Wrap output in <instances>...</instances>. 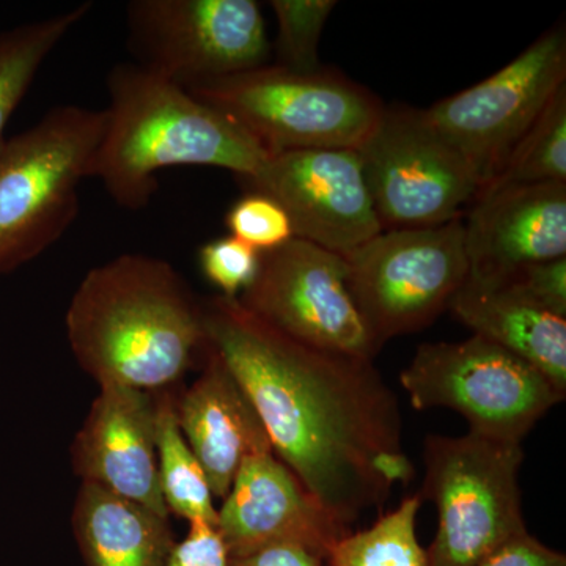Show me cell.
I'll use <instances>...</instances> for the list:
<instances>
[{
  "label": "cell",
  "instance_id": "cell-1",
  "mask_svg": "<svg viewBox=\"0 0 566 566\" xmlns=\"http://www.w3.org/2000/svg\"><path fill=\"white\" fill-rule=\"evenodd\" d=\"M208 344L259 412L273 452L344 526L415 480L400 406L374 360L312 348L240 301H203Z\"/></svg>",
  "mask_w": 566,
  "mask_h": 566
},
{
  "label": "cell",
  "instance_id": "cell-2",
  "mask_svg": "<svg viewBox=\"0 0 566 566\" xmlns=\"http://www.w3.org/2000/svg\"><path fill=\"white\" fill-rule=\"evenodd\" d=\"M66 338L99 387H174L207 349L203 303L158 256L125 253L93 268L71 297Z\"/></svg>",
  "mask_w": 566,
  "mask_h": 566
},
{
  "label": "cell",
  "instance_id": "cell-3",
  "mask_svg": "<svg viewBox=\"0 0 566 566\" xmlns=\"http://www.w3.org/2000/svg\"><path fill=\"white\" fill-rule=\"evenodd\" d=\"M107 88L106 129L91 177L126 210L147 207L158 174L169 167H219L241 180L270 156L232 118L139 63L115 66Z\"/></svg>",
  "mask_w": 566,
  "mask_h": 566
},
{
  "label": "cell",
  "instance_id": "cell-4",
  "mask_svg": "<svg viewBox=\"0 0 566 566\" xmlns=\"http://www.w3.org/2000/svg\"><path fill=\"white\" fill-rule=\"evenodd\" d=\"M106 112L59 106L0 148V274L32 262L70 229L91 178Z\"/></svg>",
  "mask_w": 566,
  "mask_h": 566
},
{
  "label": "cell",
  "instance_id": "cell-5",
  "mask_svg": "<svg viewBox=\"0 0 566 566\" xmlns=\"http://www.w3.org/2000/svg\"><path fill=\"white\" fill-rule=\"evenodd\" d=\"M270 153L356 150L385 104L333 70L308 73L264 65L188 88Z\"/></svg>",
  "mask_w": 566,
  "mask_h": 566
},
{
  "label": "cell",
  "instance_id": "cell-6",
  "mask_svg": "<svg viewBox=\"0 0 566 566\" xmlns=\"http://www.w3.org/2000/svg\"><path fill=\"white\" fill-rule=\"evenodd\" d=\"M523 461V444L471 431L424 439V479L417 495L438 510L428 566L479 565L528 532L520 488Z\"/></svg>",
  "mask_w": 566,
  "mask_h": 566
},
{
  "label": "cell",
  "instance_id": "cell-7",
  "mask_svg": "<svg viewBox=\"0 0 566 566\" xmlns=\"http://www.w3.org/2000/svg\"><path fill=\"white\" fill-rule=\"evenodd\" d=\"M400 385L417 411L452 409L471 433L516 444L565 398L534 365L479 335L420 345Z\"/></svg>",
  "mask_w": 566,
  "mask_h": 566
},
{
  "label": "cell",
  "instance_id": "cell-8",
  "mask_svg": "<svg viewBox=\"0 0 566 566\" xmlns=\"http://www.w3.org/2000/svg\"><path fill=\"white\" fill-rule=\"evenodd\" d=\"M346 283L379 349L430 326L469 274L464 221L382 230L345 256Z\"/></svg>",
  "mask_w": 566,
  "mask_h": 566
},
{
  "label": "cell",
  "instance_id": "cell-9",
  "mask_svg": "<svg viewBox=\"0 0 566 566\" xmlns=\"http://www.w3.org/2000/svg\"><path fill=\"white\" fill-rule=\"evenodd\" d=\"M356 153L382 230L444 226L479 196L474 170L422 109L385 107Z\"/></svg>",
  "mask_w": 566,
  "mask_h": 566
},
{
  "label": "cell",
  "instance_id": "cell-10",
  "mask_svg": "<svg viewBox=\"0 0 566 566\" xmlns=\"http://www.w3.org/2000/svg\"><path fill=\"white\" fill-rule=\"evenodd\" d=\"M126 13L139 65L186 91L270 61L262 9L253 0H136Z\"/></svg>",
  "mask_w": 566,
  "mask_h": 566
},
{
  "label": "cell",
  "instance_id": "cell-11",
  "mask_svg": "<svg viewBox=\"0 0 566 566\" xmlns=\"http://www.w3.org/2000/svg\"><path fill=\"white\" fill-rule=\"evenodd\" d=\"M564 85L566 33L557 25L493 76L422 114L472 167L482 191Z\"/></svg>",
  "mask_w": 566,
  "mask_h": 566
},
{
  "label": "cell",
  "instance_id": "cell-12",
  "mask_svg": "<svg viewBox=\"0 0 566 566\" xmlns=\"http://www.w3.org/2000/svg\"><path fill=\"white\" fill-rule=\"evenodd\" d=\"M241 305L275 331L323 352L374 360L379 353L346 283L345 256L308 241L262 253Z\"/></svg>",
  "mask_w": 566,
  "mask_h": 566
},
{
  "label": "cell",
  "instance_id": "cell-13",
  "mask_svg": "<svg viewBox=\"0 0 566 566\" xmlns=\"http://www.w3.org/2000/svg\"><path fill=\"white\" fill-rule=\"evenodd\" d=\"M241 181L281 205L294 238L337 255L382 232L356 150L275 153Z\"/></svg>",
  "mask_w": 566,
  "mask_h": 566
},
{
  "label": "cell",
  "instance_id": "cell-14",
  "mask_svg": "<svg viewBox=\"0 0 566 566\" xmlns=\"http://www.w3.org/2000/svg\"><path fill=\"white\" fill-rule=\"evenodd\" d=\"M216 528L230 558L294 545L324 562L338 539L353 532L312 497L274 452L245 458L218 510Z\"/></svg>",
  "mask_w": 566,
  "mask_h": 566
},
{
  "label": "cell",
  "instance_id": "cell-15",
  "mask_svg": "<svg viewBox=\"0 0 566 566\" xmlns=\"http://www.w3.org/2000/svg\"><path fill=\"white\" fill-rule=\"evenodd\" d=\"M471 281L504 285L524 268L566 256V185L516 186L476 196L464 222Z\"/></svg>",
  "mask_w": 566,
  "mask_h": 566
},
{
  "label": "cell",
  "instance_id": "cell-16",
  "mask_svg": "<svg viewBox=\"0 0 566 566\" xmlns=\"http://www.w3.org/2000/svg\"><path fill=\"white\" fill-rule=\"evenodd\" d=\"M71 461L82 483L102 486L156 515L170 516L159 486L153 392L125 386L99 387L74 438Z\"/></svg>",
  "mask_w": 566,
  "mask_h": 566
},
{
  "label": "cell",
  "instance_id": "cell-17",
  "mask_svg": "<svg viewBox=\"0 0 566 566\" xmlns=\"http://www.w3.org/2000/svg\"><path fill=\"white\" fill-rule=\"evenodd\" d=\"M177 416L212 495L222 501L245 458L273 452L259 412L210 344L205 349L202 374L178 395Z\"/></svg>",
  "mask_w": 566,
  "mask_h": 566
},
{
  "label": "cell",
  "instance_id": "cell-18",
  "mask_svg": "<svg viewBox=\"0 0 566 566\" xmlns=\"http://www.w3.org/2000/svg\"><path fill=\"white\" fill-rule=\"evenodd\" d=\"M464 326L515 354L566 394V318L534 303L512 286L465 279L450 303Z\"/></svg>",
  "mask_w": 566,
  "mask_h": 566
},
{
  "label": "cell",
  "instance_id": "cell-19",
  "mask_svg": "<svg viewBox=\"0 0 566 566\" xmlns=\"http://www.w3.org/2000/svg\"><path fill=\"white\" fill-rule=\"evenodd\" d=\"M73 531L85 566H166L177 545L169 517L92 483L77 491Z\"/></svg>",
  "mask_w": 566,
  "mask_h": 566
},
{
  "label": "cell",
  "instance_id": "cell-20",
  "mask_svg": "<svg viewBox=\"0 0 566 566\" xmlns=\"http://www.w3.org/2000/svg\"><path fill=\"white\" fill-rule=\"evenodd\" d=\"M156 406V450L159 486L169 513L191 523L216 526L214 495L199 460L181 433L177 416L178 394L169 389L153 392Z\"/></svg>",
  "mask_w": 566,
  "mask_h": 566
},
{
  "label": "cell",
  "instance_id": "cell-21",
  "mask_svg": "<svg viewBox=\"0 0 566 566\" xmlns=\"http://www.w3.org/2000/svg\"><path fill=\"white\" fill-rule=\"evenodd\" d=\"M92 3L0 33V148L3 132L51 52L88 13Z\"/></svg>",
  "mask_w": 566,
  "mask_h": 566
},
{
  "label": "cell",
  "instance_id": "cell-22",
  "mask_svg": "<svg viewBox=\"0 0 566 566\" xmlns=\"http://www.w3.org/2000/svg\"><path fill=\"white\" fill-rule=\"evenodd\" d=\"M566 185V85L517 142L497 175L480 193L516 186Z\"/></svg>",
  "mask_w": 566,
  "mask_h": 566
},
{
  "label": "cell",
  "instance_id": "cell-23",
  "mask_svg": "<svg viewBox=\"0 0 566 566\" xmlns=\"http://www.w3.org/2000/svg\"><path fill=\"white\" fill-rule=\"evenodd\" d=\"M419 495H409L374 526L349 532L331 549L329 566H428L427 549L416 534Z\"/></svg>",
  "mask_w": 566,
  "mask_h": 566
},
{
  "label": "cell",
  "instance_id": "cell-24",
  "mask_svg": "<svg viewBox=\"0 0 566 566\" xmlns=\"http://www.w3.org/2000/svg\"><path fill=\"white\" fill-rule=\"evenodd\" d=\"M277 21L274 50L282 69L308 73L319 69L318 48L335 0H271Z\"/></svg>",
  "mask_w": 566,
  "mask_h": 566
},
{
  "label": "cell",
  "instance_id": "cell-25",
  "mask_svg": "<svg viewBox=\"0 0 566 566\" xmlns=\"http://www.w3.org/2000/svg\"><path fill=\"white\" fill-rule=\"evenodd\" d=\"M230 237L266 253L294 240L292 221L281 205L262 192H249L226 216Z\"/></svg>",
  "mask_w": 566,
  "mask_h": 566
},
{
  "label": "cell",
  "instance_id": "cell-26",
  "mask_svg": "<svg viewBox=\"0 0 566 566\" xmlns=\"http://www.w3.org/2000/svg\"><path fill=\"white\" fill-rule=\"evenodd\" d=\"M200 270L221 296L238 300L259 274L262 253L233 237L219 238L199 251Z\"/></svg>",
  "mask_w": 566,
  "mask_h": 566
},
{
  "label": "cell",
  "instance_id": "cell-27",
  "mask_svg": "<svg viewBox=\"0 0 566 566\" xmlns=\"http://www.w3.org/2000/svg\"><path fill=\"white\" fill-rule=\"evenodd\" d=\"M504 285L566 318V256L524 268Z\"/></svg>",
  "mask_w": 566,
  "mask_h": 566
},
{
  "label": "cell",
  "instance_id": "cell-28",
  "mask_svg": "<svg viewBox=\"0 0 566 566\" xmlns=\"http://www.w3.org/2000/svg\"><path fill=\"white\" fill-rule=\"evenodd\" d=\"M166 566H230V557L216 526L191 523L188 535L177 542Z\"/></svg>",
  "mask_w": 566,
  "mask_h": 566
},
{
  "label": "cell",
  "instance_id": "cell-29",
  "mask_svg": "<svg viewBox=\"0 0 566 566\" xmlns=\"http://www.w3.org/2000/svg\"><path fill=\"white\" fill-rule=\"evenodd\" d=\"M475 566H566V557L526 532L497 547Z\"/></svg>",
  "mask_w": 566,
  "mask_h": 566
},
{
  "label": "cell",
  "instance_id": "cell-30",
  "mask_svg": "<svg viewBox=\"0 0 566 566\" xmlns=\"http://www.w3.org/2000/svg\"><path fill=\"white\" fill-rule=\"evenodd\" d=\"M230 566H324L322 557L301 546L264 547L249 556L230 558Z\"/></svg>",
  "mask_w": 566,
  "mask_h": 566
}]
</instances>
